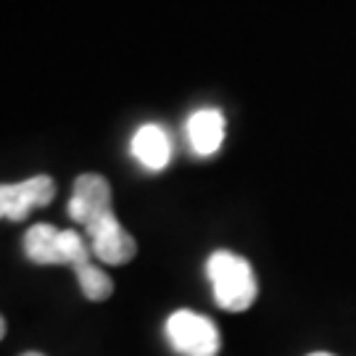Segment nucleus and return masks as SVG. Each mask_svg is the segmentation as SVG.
Masks as SVG:
<instances>
[{
	"label": "nucleus",
	"mask_w": 356,
	"mask_h": 356,
	"mask_svg": "<svg viewBox=\"0 0 356 356\" xmlns=\"http://www.w3.org/2000/svg\"><path fill=\"white\" fill-rule=\"evenodd\" d=\"M206 275L214 288V301L225 312H245L256 301L254 269L251 264L238 254L229 251H214L206 261Z\"/></svg>",
	"instance_id": "1"
},
{
	"label": "nucleus",
	"mask_w": 356,
	"mask_h": 356,
	"mask_svg": "<svg viewBox=\"0 0 356 356\" xmlns=\"http://www.w3.org/2000/svg\"><path fill=\"white\" fill-rule=\"evenodd\" d=\"M166 338L172 348L182 356H216L219 354V330L204 314L179 309L166 319Z\"/></svg>",
	"instance_id": "2"
},
{
	"label": "nucleus",
	"mask_w": 356,
	"mask_h": 356,
	"mask_svg": "<svg viewBox=\"0 0 356 356\" xmlns=\"http://www.w3.org/2000/svg\"><path fill=\"white\" fill-rule=\"evenodd\" d=\"M53 195H56V185L45 175L13 182V185H0V219L22 222L32 209L51 204Z\"/></svg>",
	"instance_id": "3"
},
{
	"label": "nucleus",
	"mask_w": 356,
	"mask_h": 356,
	"mask_svg": "<svg viewBox=\"0 0 356 356\" xmlns=\"http://www.w3.org/2000/svg\"><path fill=\"white\" fill-rule=\"evenodd\" d=\"M85 232L90 235V251L101 259L103 264H127L138 254L135 238L129 235L127 229L119 225V219L111 214L101 216L98 222H92L85 227Z\"/></svg>",
	"instance_id": "4"
},
{
	"label": "nucleus",
	"mask_w": 356,
	"mask_h": 356,
	"mask_svg": "<svg viewBox=\"0 0 356 356\" xmlns=\"http://www.w3.org/2000/svg\"><path fill=\"white\" fill-rule=\"evenodd\" d=\"M111 188L108 179L101 175H82L74 182V195L69 201V216L88 227L101 216L111 214Z\"/></svg>",
	"instance_id": "5"
},
{
	"label": "nucleus",
	"mask_w": 356,
	"mask_h": 356,
	"mask_svg": "<svg viewBox=\"0 0 356 356\" xmlns=\"http://www.w3.org/2000/svg\"><path fill=\"white\" fill-rule=\"evenodd\" d=\"M188 140L198 156H214L225 140V116L216 108H201L188 119Z\"/></svg>",
	"instance_id": "6"
},
{
	"label": "nucleus",
	"mask_w": 356,
	"mask_h": 356,
	"mask_svg": "<svg viewBox=\"0 0 356 356\" xmlns=\"http://www.w3.org/2000/svg\"><path fill=\"white\" fill-rule=\"evenodd\" d=\"M132 156L140 161L145 169L159 172L169 164V156H172V143L169 135L159 124H143L135 138H132Z\"/></svg>",
	"instance_id": "7"
},
{
	"label": "nucleus",
	"mask_w": 356,
	"mask_h": 356,
	"mask_svg": "<svg viewBox=\"0 0 356 356\" xmlns=\"http://www.w3.org/2000/svg\"><path fill=\"white\" fill-rule=\"evenodd\" d=\"M58 232L53 225H35L26 229L24 235V251L35 264H61V254H58Z\"/></svg>",
	"instance_id": "8"
},
{
	"label": "nucleus",
	"mask_w": 356,
	"mask_h": 356,
	"mask_svg": "<svg viewBox=\"0 0 356 356\" xmlns=\"http://www.w3.org/2000/svg\"><path fill=\"white\" fill-rule=\"evenodd\" d=\"M74 272H76V280H79V285H82L85 298H90V301H106V298L111 296V291H114V282H111V277H108L103 269L92 267L90 261H85V264L74 267Z\"/></svg>",
	"instance_id": "9"
},
{
	"label": "nucleus",
	"mask_w": 356,
	"mask_h": 356,
	"mask_svg": "<svg viewBox=\"0 0 356 356\" xmlns=\"http://www.w3.org/2000/svg\"><path fill=\"white\" fill-rule=\"evenodd\" d=\"M58 254H61V264H69V267H79V264L90 261V248L74 229L58 232Z\"/></svg>",
	"instance_id": "10"
},
{
	"label": "nucleus",
	"mask_w": 356,
	"mask_h": 356,
	"mask_svg": "<svg viewBox=\"0 0 356 356\" xmlns=\"http://www.w3.org/2000/svg\"><path fill=\"white\" fill-rule=\"evenodd\" d=\"M3 335H6V319L0 317V341H3Z\"/></svg>",
	"instance_id": "11"
},
{
	"label": "nucleus",
	"mask_w": 356,
	"mask_h": 356,
	"mask_svg": "<svg viewBox=\"0 0 356 356\" xmlns=\"http://www.w3.org/2000/svg\"><path fill=\"white\" fill-rule=\"evenodd\" d=\"M309 356H332V354H327V351H317V354H309Z\"/></svg>",
	"instance_id": "12"
},
{
	"label": "nucleus",
	"mask_w": 356,
	"mask_h": 356,
	"mask_svg": "<svg viewBox=\"0 0 356 356\" xmlns=\"http://www.w3.org/2000/svg\"><path fill=\"white\" fill-rule=\"evenodd\" d=\"M22 356H42V354H38V351H26V354H22Z\"/></svg>",
	"instance_id": "13"
}]
</instances>
